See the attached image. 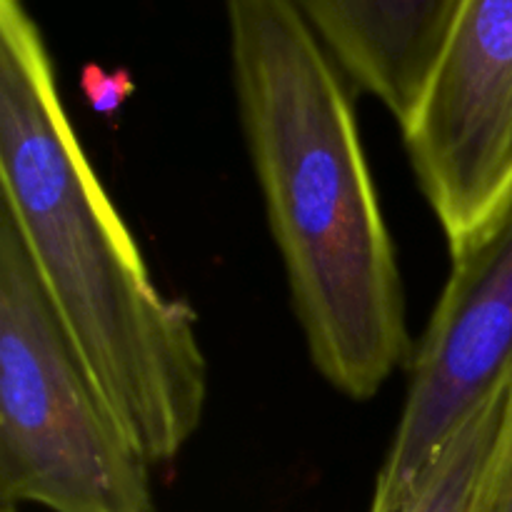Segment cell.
I'll return each mask as SVG.
<instances>
[{"label": "cell", "instance_id": "obj_6", "mask_svg": "<svg viewBox=\"0 0 512 512\" xmlns=\"http://www.w3.org/2000/svg\"><path fill=\"white\" fill-rule=\"evenodd\" d=\"M465 0H295L350 83L400 125L423 105Z\"/></svg>", "mask_w": 512, "mask_h": 512}, {"label": "cell", "instance_id": "obj_2", "mask_svg": "<svg viewBox=\"0 0 512 512\" xmlns=\"http://www.w3.org/2000/svg\"><path fill=\"white\" fill-rule=\"evenodd\" d=\"M0 193L95 393L150 465L178 460L208 403L198 315L153 283L25 0H0Z\"/></svg>", "mask_w": 512, "mask_h": 512}, {"label": "cell", "instance_id": "obj_1", "mask_svg": "<svg viewBox=\"0 0 512 512\" xmlns=\"http://www.w3.org/2000/svg\"><path fill=\"white\" fill-rule=\"evenodd\" d=\"M250 165L315 370L370 400L415 358L348 78L295 0H225Z\"/></svg>", "mask_w": 512, "mask_h": 512}, {"label": "cell", "instance_id": "obj_5", "mask_svg": "<svg viewBox=\"0 0 512 512\" xmlns=\"http://www.w3.org/2000/svg\"><path fill=\"white\" fill-rule=\"evenodd\" d=\"M512 360V205L453 260L423 343L368 512H403L450 435L498 388Z\"/></svg>", "mask_w": 512, "mask_h": 512}, {"label": "cell", "instance_id": "obj_4", "mask_svg": "<svg viewBox=\"0 0 512 512\" xmlns=\"http://www.w3.org/2000/svg\"><path fill=\"white\" fill-rule=\"evenodd\" d=\"M403 143L460 258L512 205V0H465Z\"/></svg>", "mask_w": 512, "mask_h": 512}, {"label": "cell", "instance_id": "obj_9", "mask_svg": "<svg viewBox=\"0 0 512 512\" xmlns=\"http://www.w3.org/2000/svg\"><path fill=\"white\" fill-rule=\"evenodd\" d=\"M83 88L95 110H113L133 90V83H130V78L123 70L120 73H108V70L98 68V65H88L83 70Z\"/></svg>", "mask_w": 512, "mask_h": 512}, {"label": "cell", "instance_id": "obj_3", "mask_svg": "<svg viewBox=\"0 0 512 512\" xmlns=\"http://www.w3.org/2000/svg\"><path fill=\"white\" fill-rule=\"evenodd\" d=\"M150 468L95 393L0 213V500L50 512H155Z\"/></svg>", "mask_w": 512, "mask_h": 512}, {"label": "cell", "instance_id": "obj_10", "mask_svg": "<svg viewBox=\"0 0 512 512\" xmlns=\"http://www.w3.org/2000/svg\"><path fill=\"white\" fill-rule=\"evenodd\" d=\"M0 512H18V508H13V505H3V510Z\"/></svg>", "mask_w": 512, "mask_h": 512}, {"label": "cell", "instance_id": "obj_8", "mask_svg": "<svg viewBox=\"0 0 512 512\" xmlns=\"http://www.w3.org/2000/svg\"><path fill=\"white\" fill-rule=\"evenodd\" d=\"M473 512H512V360L505 373V398L498 433L480 475Z\"/></svg>", "mask_w": 512, "mask_h": 512}, {"label": "cell", "instance_id": "obj_7", "mask_svg": "<svg viewBox=\"0 0 512 512\" xmlns=\"http://www.w3.org/2000/svg\"><path fill=\"white\" fill-rule=\"evenodd\" d=\"M505 380L450 435L403 512H473L485 460L503 413Z\"/></svg>", "mask_w": 512, "mask_h": 512}]
</instances>
